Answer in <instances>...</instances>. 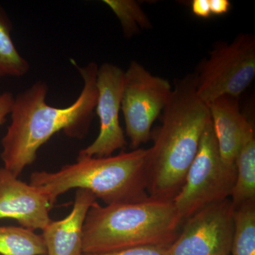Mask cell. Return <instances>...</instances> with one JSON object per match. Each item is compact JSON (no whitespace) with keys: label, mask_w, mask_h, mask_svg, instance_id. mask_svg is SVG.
<instances>
[{"label":"cell","mask_w":255,"mask_h":255,"mask_svg":"<svg viewBox=\"0 0 255 255\" xmlns=\"http://www.w3.org/2000/svg\"><path fill=\"white\" fill-rule=\"evenodd\" d=\"M236 181L231 200L233 207L255 201V135L253 122L247 119L236 159Z\"/></svg>","instance_id":"cell-13"},{"label":"cell","mask_w":255,"mask_h":255,"mask_svg":"<svg viewBox=\"0 0 255 255\" xmlns=\"http://www.w3.org/2000/svg\"><path fill=\"white\" fill-rule=\"evenodd\" d=\"M13 24L6 10L0 5V78H22L29 72L30 64L15 46Z\"/></svg>","instance_id":"cell-14"},{"label":"cell","mask_w":255,"mask_h":255,"mask_svg":"<svg viewBox=\"0 0 255 255\" xmlns=\"http://www.w3.org/2000/svg\"><path fill=\"white\" fill-rule=\"evenodd\" d=\"M211 14L223 15L231 9V2L228 0H209Z\"/></svg>","instance_id":"cell-21"},{"label":"cell","mask_w":255,"mask_h":255,"mask_svg":"<svg viewBox=\"0 0 255 255\" xmlns=\"http://www.w3.org/2000/svg\"><path fill=\"white\" fill-rule=\"evenodd\" d=\"M194 75L196 95L206 105L221 97L238 98L255 76V38L242 33L220 43Z\"/></svg>","instance_id":"cell-6"},{"label":"cell","mask_w":255,"mask_h":255,"mask_svg":"<svg viewBox=\"0 0 255 255\" xmlns=\"http://www.w3.org/2000/svg\"><path fill=\"white\" fill-rule=\"evenodd\" d=\"M236 181V167L223 162L210 120L184 185L173 200L179 216L187 220L209 204L229 199Z\"/></svg>","instance_id":"cell-5"},{"label":"cell","mask_w":255,"mask_h":255,"mask_svg":"<svg viewBox=\"0 0 255 255\" xmlns=\"http://www.w3.org/2000/svg\"><path fill=\"white\" fill-rule=\"evenodd\" d=\"M231 255H255V201L234 208Z\"/></svg>","instance_id":"cell-16"},{"label":"cell","mask_w":255,"mask_h":255,"mask_svg":"<svg viewBox=\"0 0 255 255\" xmlns=\"http://www.w3.org/2000/svg\"><path fill=\"white\" fill-rule=\"evenodd\" d=\"M234 207L229 199L205 206L186 221L170 255H231Z\"/></svg>","instance_id":"cell-8"},{"label":"cell","mask_w":255,"mask_h":255,"mask_svg":"<svg viewBox=\"0 0 255 255\" xmlns=\"http://www.w3.org/2000/svg\"><path fill=\"white\" fill-rule=\"evenodd\" d=\"M97 202L90 191L77 189L71 212L62 220L50 221L41 235L46 255H82V233L89 210Z\"/></svg>","instance_id":"cell-11"},{"label":"cell","mask_w":255,"mask_h":255,"mask_svg":"<svg viewBox=\"0 0 255 255\" xmlns=\"http://www.w3.org/2000/svg\"><path fill=\"white\" fill-rule=\"evenodd\" d=\"M147 158L148 150L143 148L108 157L78 155L56 172H33L29 184L39 188L53 206L73 189L90 191L106 205L136 202L149 196Z\"/></svg>","instance_id":"cell-3"},{"label":"cell","mask_w":255,"mask_h":255,"mask_svg":"<svg viewBox=\"0 0 255 255\" xmlns=\"http://www.w3.org/2000/svg\"><path fill=\"white\" fill-rule=\"evenodd\" d=\"M83 88L76 101L65 108L46 102L48 86L37 81L14 96L11 123L1 140L0 157L5 169L18 177L36 160L41 146L63 130L72 138L82 139L88 133L97 100L98 65L90 62L78 67Z\"/></svg>","instance_id":"cell-1"},{"label":"cell","mask_w":255,"mask_h":255,"mask_svg":"<svg viewBox=\"0 0 255 255\" xmlns=\"http://www.w3.org/2000/svg\"><path fill=\"white\" fill-rule=\"evenodd\" d=\"M124 78V70L117 65L105 63L98 67L95 110L100 119V132L95 141L80 150L78 155L108 157L127 145L119 122Z\"/></svg>","instance_id":"cell-9"},{"label":"cell","mask_w":255,"mask_h":255,"mask_svg":"<svg viewBox=\"0 0 255 255\" xmlns=\"http://www.w3.org/2000/svg\"><path fill=\"white\" fill-rule=\"evenodd\" d=\"M0 255H46L41 235L16 226H0Z\"/></svg>","instance_id":"cell-15"},{"label":"cell","mask_w":255,"mask_h":255,"mask_svg":"<svg viewBox=\"0 0 255 255\" xmlns=\"http://www.w3.org/2000/svg\"><path fill=\"white\" fill-rule=\"evenodd\" d=\"M238 98L224 96L210 103V117L220 155L226 165L236 166L247 117L240 110Z\"/></svg>","instance_id":"cell-12"},{"label":"cell","mask_w":255,"mask_h":255,"mask_svg":"<svg viewBox=\"0 0 255 255\" xmlns=\"http://www.w3.org/2000/svg\"><path fill=\"white\" fill-rule=\"evenodd\" d=\"M191 10L194 15L201 18H209L211 15L209 0H194Z\"/></svg>","instance_id":"cell-20"},{"label":"cell","mask_w":255,"mask_h":255,"mask_svg":"<svg viewBox=\"0 0 255 255\" xmlns=\"http://www.w3.org/2000/svg\"><path fill=\"white\" fill-rule=\"evenodd\" d=\"M183 219L173 201L150 196L136 202L102 206L87 212L82 233L83 253H98L140 246H170Z\"/></svg>","instance_id":"cell-4"},{"label":"cell","mask_w":255,"mask_h":255,"mask_svg":"<svg viewBox=\"0 0 255 255\" xmlns=\"http://www.w3.org/2000/svg\"><path fill=\"white\" fill-rule=\"evenodd\" d=\"M53 207L39 188L0 167V219L14 220L30 231H43L52 221L49 213Z\"/></svg>","instance_id":"cell-10"},{"label":"cell","mask_w":255,"mask_h":255,"mask_svg":"<svg viewBox=\"0 0 255 255\" xmlns=\"http://www.w3.org/2000/svg\"><path fill=\"white\" fill-rule=\"evenodd\" d=\"M122 26L124 36L129 38L142 29L150 28L151 22L137 1L133 0H105Z\"/></svg>","instance_id":"cell-17"},{"label":"cell","mask_w":255,"mask_h":255,"mask_svg":"<svg viewBox=\"0 0 255 255\" xmlns=\"http://www.w3.org/2000/svg\"><path fill=\"white\" fill-rule=\"evenodd\" d=\"M210 120L209 106L196 95L194 75L178 80L162 112V124L151 132L153 145L147 149L150 197L174 200L184 185Z\"/></svg>","instance_id":"cell-2"},{"label":"cell","mask_w":255,"mask_h":255,"mask_svg":"<svg viewBox=\"0 0 255 255\" xmlns=\"http://www.w3.org/2000/svg\"><path fill=\"white\" fill-rule=\"evenodd\" d=\"M170 246L135 247L105 253H83L82 255H170Z\"/></svg>","instance_id":"cell-18"},{"label":"cell","mask_w":255,"mask_h":255,"mask_svg":"<svg viewBox=\"0 0 255 255\" xmlns=\"http://www.w3.org/2000/svg\"><path fill=\"white\" fill-rule=\"evenodd\" d=\"M172 91L169 81L152 75L135 60L124 71L121 110L131 150L150 140L152 125L168 103Z\"/></svg>","instance_id":"cell-7"},{"label":"cell","mask_w":255,"mask_h":255,"mask_svg":"<svg viewBox=\"0 0 255 255\" xmlns=\"http://www.w3.org/2000/svg\"><path fill=\"white\" fill-rule=\"evenodd\" d=\"M14 96L11 92L0 93V126L6 122V117L11 113Z\"/></svg>","instance_id":"cell-19"}]
</instances>
